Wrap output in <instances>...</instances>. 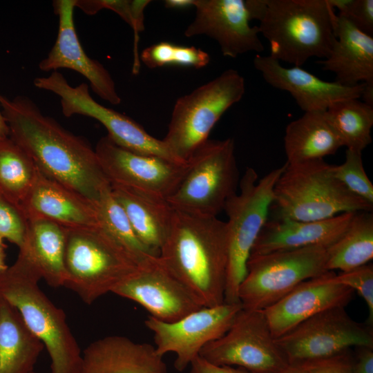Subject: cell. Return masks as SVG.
I'll return each mask as SVG.
<instances>
[{"label": "cell", "instance_id": "1", "mask_svg": "<svg viewBox=\"0 0 373 373\" xmlns=\"http://www.w3.org/2000/svg\"><path fill=\"white\" fill-rule=\"evenodd\" d=\"M0 108L9 137L46 176L93 204L111 186L90 143L45 115L30 98L0 94Z\"/></svg>", "mask_w": 373, "mask_h": 373}, {"label": "cell", "instance_id": "2", "mask_svg": "<svg viewBox=\"0 0 373 373\" xmlns=\"http://www.w3.org/2000/svg\"><path fill=\"white\" fill-rule=\"evenodd\" d=\"M159 260L203 307L224 303L227 272L226 222L174 209Z\"/></svg>", "mask_w": 373, "mask_h": 373}, {"label": "cell", "instance_id": "3", "mask_svg": "<svg viewBox=\"0 0 373 373\" xmlns=\"http://www.w3.org/2000/svg\"><path fill=\"white\" fill-rule=\"evenodd\" d=\"M41 278L32 261L19 251L15 262L0 276V296L17 309L29 330L43 343L50 358L51 373H78L80 348L64 311L39 289Z\"/></svg>", "mask_w": 373, "mask_h": 373}, {"label": "cell", "instance_id": "4", "mask_svg": "<svg viewBox=\"0 0 373 373\" xmlns=\"http://www.w3.org/2000/svg\"><path fill=\"white\" fill-rule=\"evenodd\" d=\"M373 204L348 190L323 159L288 164L277 180L271 219L326 220L347 212L372 211Z\"/></svg>", "mask_w": 373, "mask_h": 373}, {"label": "cell", "instance_id": "5", "mask_svg": "<svg viewBox=\"0 0 373 373\" xmlns=\"http://www.w3.org/2000/svg\"><path fill=\"white\" fill-rule=\"evenodd\" d=\"M334 10L327 0H267L258 26L270 57L300 67L312 57L326 59L335 41Z\"/></svg>", "mask_w": 373, "mask_h": 373}, {"label": "cell", "instance_id": "6", "mask_svg": "<svg viewBox=\"0 0 373 373\" xmlns=\"http://www.w3.org/2000/svg\"><path fill=\"white\" fill-rule=\"evenodd\" d=\"M66 234L63 287L86 304L113 292L143 264L99 225L66 228Z\"/></svg>", "mask_w": 373, "mask_h": 373}, {"label": "cell", "instance_id": "7", "mask_svg": "<svg viewBox=\"0 0 373 373\" xmlns=\"http://www.w3.org/2000/svg\"><path fill=\"white\" fill-rule=\"evenodd\" d=\"M285 164L258 179L256 171L247 168L239 182V191L225 203L228 220L227 272L225 303H240L239 287L247 273V263L252 248L269 217L274 185Z\"/></svg>", "mask_w": 373, "mask_h": 373}, {"label": "cell", "instance_id": "8", "mask_svg": "<svg viewBox=\"0 0 373 373\" xmlns=\"http://www.w3.org/2000/svg\"><path fill=\"white\" fill-rule=\"evenodd\" d=\"M245 92L243 77L237 70L229 69L179 97L162 140L172 155L180 162H186L209 139L222 115L242 98Z\"/></svg>", "mask_w": 373, "mask_h": 373}, {"label": "cell", "instance_id": "9", "mask_svg": "<svg viewBox=\"0 0 373 373\" xmlns=\"http://www.w3.org/2000/svg\"><path fill=\"white\" fill-rule=\"evenodd\" d=\"M187 162V171L168 202L178 211L217 216L239 186L233 140L208 139Z\"/></svg>", "mask_w": 373, "mask_h": 373}, {"label": "cell", "instance_id": "10", "mask_svg": "<svg viewBox=\"0 0 373 373\" xmlns=\"http://www.w3.org/2000/svg\"><path fill=\"white\" fill-rule=\"evenodd\" d=\"M327 246L251 256L238 289L242 308L263 310L280 300L300 283L328 271Z\"/></svg>", "mask_w": 373, "mask_h": 373}, {"label": "cell", "instance_id": "11", "mask_svg": "<svg viewBox=\"0 0 373 373\" xmlns=\"http://www.w3.org/2000/svg\"><path fill=\"white\" fill-rule=\"evenodd\" d=\"M199 356L250 373H277L289 365L273 336L262 310L242 309L229 330L205 345Z\"/></svg>", "mask_w": 373, "mask_h": 373}, {"label": "cell", "instance_id": "12", "mask_svg": "<svg viewBox=\"0 0 373 373\" xmlns=\"http://www.w3.org/2000/svg\"><path fill=\"white\" fill-rule=\"evenodd\" d=\"M289 365L329 357L356 347L373 348V330L355 321L345 307L319 312L276 338Z\"/></svg>", "mask_w": 373, "mask_h": 373}, {"label": "cell", "instance_id": "13", "mask_svg": "<svg viewBox=\"0 0 373 373\" xmlns=\"http://www.w3.org/2000/svg\"><path fill=\"white\" fill-rule=\"evenodd\" d=\"M33 82L36 88L52 92L60 97L64 116L81 115L95 119L106 128L107 135L117 145L137 153L180 162L172 155L162 140L148 133L126 115L97 102L91 97L87 84L72 86L57 70L48 77H36Z\"/></svg>", "mask_w": 373, "mask_h": 373}, {"label": "cell", "instance_id": "14", "mask_svg": "<svg viewBox=\"0 0 373 373\" xmlns=\"http://www.w3.org/2000/svg\"><path fill=\"white\" fill-rule=\"evenodd\" d=\"M242 309L241 303L203 307L171 323L151 316L146 326L153 333L155 351L161 356L176 354L175 368L182 372L207 343L222 336Z\"/></svg>", "mask_w": 373, "mask_h": 373}, {"label": "cell", "instance_id": "15", "mask_svg": "<svg viewBox=\"0 0 373 373\" xmlns=\"http://www.w3.org/2000/svg\"><path fill=\"white\" fill-rule=\"evenodd\" d=\"M100 166L111 184L168 199L184 177L188 162L137 153L115 144L108 135L95 147Z\"/></svg>", "mask_w": 373, "mask_h": 373}, {"label": "cell", "instance_id": "16", "mask_svg": "<svg viewBox=\"0 0 373 373\" xmlns=\"http://www.w3.org/2000/svg\"><path fill=\"white\" fill-rule=\"evenodd\" d=\"M158 257L142 264L113 293L137 303L149 312V316L167 323L203 307L166 269Z\"/></svg>", "mask_w": 373, "mask_h": 373}, {"label": "cell", "instance_id": "17", "mask_svg": "<svg viewBox=\"0 0 373 373\" xmlns=\"http://www.w3.org/2000/svg\"><path fill=\"white\" fill-rule=\"evenodd\" d=\"M195 16L184 31L186 37L206 35L217 41L222 55L235 58L261 52L258 26H251L245 0H194Z\"/></svg>", "mask_w": 373, "mask_h": 373}, {"label": "cell", "instance_id": "18", "mask_svg": "<svg viewBox=\"0 0 373 373\" xmlns=\"http://www.w3.org/2000/svg\"><path fill=\"white\" fill-rule=\"evenodd\" d=\"M59 17L55 43L47 57L39 64L42 71L68 68L82 75L93 91L113 105L121 103L115 82L108 70L97 60L89 57L78 39L74 23L75 0L53 1Z\"/></svg>", "mask_w": 373, "mask_h": 373}, {"label": "cell", "instance_id": "19", "mask_svg": "<svg viewBox=\"0 0 373 373\" xmlns=\"http://www.w3.org/2000/svg\"><path fill=\"white\" fill-rule=\"evenodd\" d=\"M335 272L306 280L286 296L262 310L275 338L285 334L315 314L335 307H346L354 291L335 283Z\"/></svg>", "mask_w": 373, "mask_h": 373}, {"label": "cell", "instance_id": "20", "mask_svg": "<svg viewBox=\"0 0 373 373\" xmlns=\"http://www.w3.org/2000/svg\"><path fill=\"white\" fill-rule=\"evenodd\" d=\"M254 66L267 83L289 93L305 113L325 111L336 102L359 99L365 86L364 83L347 86L325 81L299 66L285 67L269 55H256Z\"/></svg>", "mask_w": 373, "mask_h": 373}, {"label": "cell", "instance_id": "21", "mask_svg": "<svg viewBox=\"0 0 373 373\" xmlns=\"http://www.w3.org/2000/svg\"><path fill=\"white\" fill-rule=\"evenodd\" d=\"M21 211L26 220L42 218L65 228L98 226L95 206L39 169Z\"/></svg>", "mask_w": 373, "mask_h": 373}, {"label": "cell", "instance_id": "22", "mask_svg": "<svg viewBox=\"0 0 373 373\" xmlns=\"http://www.w3.org/2000/svg\"><path fill=\"white\" fill-rule=\"evenodd\" d=\"M355 213L347 212L326 220L308 222L268 218L250 256L314 245L328 247L345 232Z\"/></svg>", "mask_w": 373, "mask_h": 373}, {"label": "cell", "instance_id": "23", "mask_svg": "<svg viewBox=\"0 0 373 373\" xmlns=\"http://www.w3.org/2000/svg\"><path fill=\"white\" fill-rule=\"evenodd\" d=\"M162 358L150 344L109 336L84 350L78 373H167Z\"/></svg>", "mask_w": 373, "mask_h": 373}, {"label": "cell", "instance_id": "24", "mask_svg": "<svg viewBox=\"0 0 373 373\" xmlns=\"http://www.w3.org/2000/svg\"><path fill=\"white\" fill-rule=\"evenodd\" d=\"M334 34L329 55L317 63L323 70L334 73L335 82L341 85L373 84V37L338 15Z\"/></svg>", "mask_w": 373, "mask_h": 373}, {"label": "cell", "instance_id": "25", "mask_svg": "<svg viewBox=\"0 0 373 373\" xmlns=\"http://www.w3.org/2000/svg\"><path fill=\"white\" fill-rule=\"evenodd\" d=\"M111 186L139 240L159 256L171 227L174 209L164 198L119 185Z\"/></svg>", "mask_w": 373, "mask_h": 373}, {"label": "cell", "instance_id": "26", "mask_svg": "<svg viewBox=\"0 0 373 373\" xmlns=\"http://www.w3.org/2000/svg\"><path fill=\"white\" fill-rule=\"evenodd\" d=\"M341 146L325 111L306 112L285 129L284 147L288 164L323 159Z\"/></svg>", "mask_w": 373, "mask_h": 373}, {"label": "cell", "instance_id": "27", "mask_svg": "<svg viewBox=\"0 0 373 373\" xmlns=\"http://www.w3.org/2000/svg\"><path fill=\"white\" fill-rule=\"evenodd\" d=\"M66 238L65 227L42 218L30 219L24 242L19 248L53 287L64 286Z\"/></svg>", "mask_w": 373, "mask_h": 373}, {"label": "cell", "instance_id": "28", "mask_svg": "<svg viewBox=\"0 0 373 373\" xmlns=\"http://www.w3.org/2000/svg\"><path fill=\"white\" fill-rule=\"evenodd\" d=\"M44 347L17 309L0 296V373H32Z\"/></svg>", "mask_w": 373, "mask_h": 373}, {"label": "cell", "instance_id": "29", "mask_svg": "<svg viewBox=\"0 0 373 373\" xmlns=\"http://www.w3.org/2000/svg\"><path fill=\"white\" fill-rule=\"evenodd\" d=\"M326 269L347 271L373 258L372 211H357L341 237L327 247Z\"/></svg>", "mask_w": 373, "mask_h": 373}, {"label": "cell", "instance_id": "30", "mask_svg": "<svg viewBox=\"0 0 373 373\" xmlns=\"http://www.w3.org/2000/svg\"><path fill=\"white\" fill-rule=\"evenodd\" d=\"M342 146L361 152L372 142L373 106L356 98L333 103L325 111Z\"/></svg>", "mask_w": 373, "mask_h": 373}, {"label": "cell", "instance_id": "31", "mask_svg": "<svg viewBox=\"0 0 373 373\" xmlns=\"http://www.w3.org/2000/svg\"><path fill=\"white\" fill-rule=\"evenodd\" d=\"M37 173L38 168L21 147L9 137L0 138L1 195L20 209Z\"/></svg>", "mask_w": 373, "mask_h": 373}, {"label": "cell", "instance_id": "32", "mask_svg": "<svg viewBox=\"0 0 373 373\" xmlns=\"http://www.w3.org/2000/svg\"><path fill=\"white\" fill-rule=\"evenodd\" d=\"M94 206L99 225L142 263L158 257L139 240L111 186L103 191Z\"/></svg>", "mask_w": 373, "mask_h": 373}, {"label": "cell", "instance_id": "33", "mask_svg": "<svg viewBox=\"0 0 373 373\" xmlns=\"http://www.w3.org/2000/svg\"><path fill=\"white\" fill-rule=\"evenodd\" d=\"M140 60L149 68L167 65L200 68L210 61L209 55L195 46H179L169 41H160L146 47Z\"/></svg>", "mask_w": 373, "mask_h": 373}, {"label": "cell", "instance_id": "34", "mask_svg": "<svg viewBox=\"0 0 373 373\" xmlns=\"http://www.w3.org/2000/svg\"><path fill=\"white\" fill-rule=\"evenodd\" d=\"M150 2L151 1L147 0H75V5L87 15H95L103 8L110 9L118 14L131 26L135 35L133 73H137L140 68L137 50L138 33L144 30V11Z\"/></svg>", "mask_w": 373, "mask_h": 373}, {"label": "cell", "instance_id": "35", "mask_svg": "<svg viewBox=\"0 0 373 373\" xmlns=\"http://www.w3.org/2000/svg\"><path fill=\"white\" fill-rule=\"evenodd\" d=\"M332 172L352 193L373 204V184L365 171L361 152L347 149L344 162L332 165Z\"/></svg>", "mask_w": 373, "mask_h": 373}, {"label": "cell", "instance_id": "36", "mask_svg": "<svg viewBox=\"0 0 373 373\" xmlns=\"http://www.w3.org/2000/svg\"><path fill=\"white\" fill-rule=\"evenodd\" d=\"M333 280L351 288L365 301L368 316L365 324L373 327V265L370 262L347 271L334 274Z\"/></svg>", "mask_w": 373, "mask_h": 373}, {"label": "cell", "instance_id": "37", "mask_svg": "<svg viewBox=\"0 0 373 373\" xmlns=\"http://www.w3.org/2000/svg\"><path fill=\"white\" fill-rule=\"evenodd\" d=\"M28 220L22 211L0 195V237L20 248L25 240Z\"/></svg>", "mask_w": 373, "mask_h": 373}, {"label": "cell", "instance_id": "38", "mask_svg": "<svg viewBox=\"0 0 373 373\" xmlns=\"http://www.w3.org/2000/svg\"><path fill=\"white\" fill-rule=\"evenodd\" d=\"M329 5L338 10V16L350 21L361 31L373 35L372 0H327Z\"/></svg>", "mask_w": 373, "mask_h": 373}, {"label": "cell", "instance_id": "39", "mask_svg": "<svg viewBox=\"0 0 373 373\" xmlns=\"http://www.w3.org/2000/svg\"><path fill=\"white\" fill-rule=\"evenodd\" d=\"M300 366L307 373H356L352 349L329 357L307 362Z\"/></svg>", "mask_w": 373, "mask_h": 373}, {"label": "cell", "instance_id": "40", "mask_svg": "<svg viewBox=\"0 0 373 373\" xmlns=\"http://www.w3.org/2000/svg\"><path fill=\"white\" fill-rule=\"evenodd\" d=\"M190 365V373H250L240 367L212 363L199 355L191 361Z\"/></svg>", "mask_w": 373, "mask_h": 373}, {"label": "cell", "instance_id": "41", "mask_svg": "<svg viewBox=\"0 0 373 373\" xmlns=\"http://www.w3.org/2000/svg\"><path fill=\"white\" fill-rule=\"evenodd\" d=\"M354 349L356 373H373V348L361 346Z\"/></svg>", "mask_w": 373, "mask_h": 373}, {"label": "cell", "instance_id": "42", "mask_svg": "<svg viewBox=\"0 0 373 373\" xmlns=\"http://www.w3.org/2000/svg\"><path fill=\"white\" fill-rule=\"evenodd\" d=\"M245 2L250 21L256 19L260 21L266 10L267 0H245Z\"/></svg>", "mask_w": 373, "mask_h": 373}, {"label": "cell", "instance_id": "43", "mask_svg": "<svg viewBox=\"0 0 373 373\" xmlns=\"http://www.w3.org/2000/svg\"><path fill=\"white\" fill-rule=\"evenodd\" d=\"M194 0H166L164 4L166 8L183 9L193 6Z\"/></svg>", "mask_w": 373, "mask_h": 373}, {"label": "cell", "instance_id": "44", "mask_svg": "<svg viewBox=\"0 0 373 373\" xmlns=\"http://www.w3.org/2000/svg\"><path fill=\"white\" fill-rule=\"evenodd\" d=\"M9 137L8 126L0 110V138Z\"/></svg>", "mask_w": 373, "mask_h": 373}, {"label": "cell", "instance_id": "45", "mask_svg": "<svg viewBox=\"0 0 373 373\" xmlns=\"http://www.w3.org/2000/svg\"><path fill=\"white\" fill-rule=\"evenodd\" d=\"M277 373H307V372L300 365H289L286 368Z\"/></svg>", "mask_w": 373, "mask_h": 373}, {"label": "cell", "instance_id": "46", "mask_svg": "<svg viewBox=\"0 0 373 373\" xmlns=\"http://www.w3.org/2000/svg\"><path fill=\"white\" fill-rule=\"evenodd\" d=\"M8 266L5 264L3 249L0 250V276L6 270Z\"/></svg>", "mask_w": 373, "mask_h": 373}, {"label": "cell", "instance_id": "47", "mask_svg": "<svg viewBox=\"0 0 373 373\" xmlns=\"http://www.w3.org/2000/svg\"><path fill=\"white\" fill-rule=\"evenodd\" d=\"M3 249V238L0 237V250Z\"/></svg>", "mask_w": 373, "mask_h": 373}, {"label": "cell", "instance_id": "48", "mask_svg": "<svg viewBox=\"0 0 373 373\" xmlns=\"http://www.w3.org/2000/svg\"><path fill=\"white\" fill-rule=\"evenodd\" d=\"M32 373H37V372H35L34 371V372H32Z\"/></svg>", "mask_w": 373, "mask_h": 373}]
</instances>
